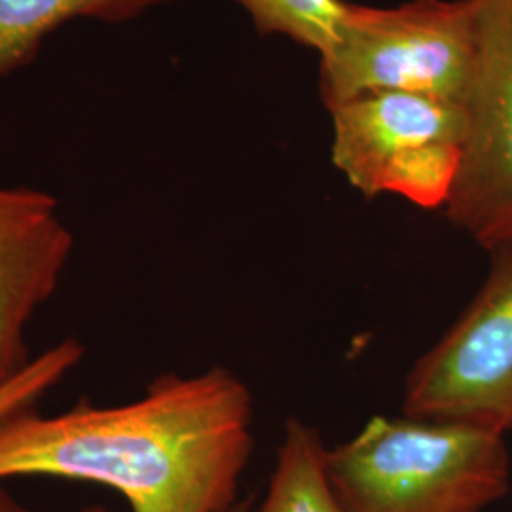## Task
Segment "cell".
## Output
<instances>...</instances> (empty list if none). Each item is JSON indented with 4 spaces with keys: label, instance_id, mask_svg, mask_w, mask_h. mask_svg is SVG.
Segmentation results:
<instances>
[{
    "label": "cell",
    "instance_id": "1",
    "mask_svg": "<svg viewBox=\"0 0 512 512\" xmlns=\"http://www.w3.org/2000/svg\"><path fill=\"white\" fill-rule=\"evenodd\" d=\"M253 395L224 366L164 374L129 403L0 416V482H92L131 512H230L253 456Z\"/></svg>",
    "mask_w": 512,
    "mask_h": 512
},
{
    "label": "cell",
    "instance_id": "2",
    "mask_svg": "<svg viewBox=\"0 0 512 512\" xmlns=\"http://www.w3.org/2000/svg\"><path fill=\"white\" fill-rule=\"evenodd\" d=\"M344 512H486L511 490L505 435L463 423L374 416L327 448Z\"/></svg>",
    "mask_w": 512,
    "mask_h": 512
},
{
    "label": "cell",
    "instance_id": "3",
    "mask_svg": "<svg viewBox=\"0 0 512 512\" xmlns=\"http://www.w3.org/2000/svg\"><path fill=\"white\" fill-rule=\"evenodd\" d=\"M478 63L475 0H412L397 8L348 4L319 93L332 110L376 92L433 95L465 105Z\"/></svg>",
    "mask_w": 512,
    "mask_h": 512
},
{
    "label": "cell",
    "instance_id": "4",
    "mask_svg": "<svg viewBox=\"0 0 512 512\" xmlns=\"http://www.w3.org/2000/svg\"><path fill=\"white\" fill-rule=\"evenodd\" d=\"M334 167L365 198L442 209L458 175L465 105L408 92L365 93L330 110Z\"/></svg>",
    "mask_w": 512,
    "mask_h": 512
},
{
    "label": "cell",
    "instance_id": "5",
    "mask_svg": "<svg viewBox=\"0 0 512 512\" xmlns=\"http://www.w3.org/2000/svg\"><path fill=\"white\" fill-rule=\"evenodd\" d=\"M490 268L452 327L410 368L403 416L512 431V241L492 247Z\"/></svg>",
    "mask_w": 512,
    "mask_h": 512
},
{
    "label": "cell",
    "instance_id": "6",
    "mask_svg": "<svg viewBox=\"0 0 512 512\" xmlns=\"http://www.w3.org/2000/svg\"><path fill=\"white\" fill-rule=\"evenodd\" d=\"M478 63L458 175L442 207L482 249L512 241V0H475Z\"/></svg>",
    "mask_w": 512,
    "mask_h": 512
},
{
    "label": "cell",
    "instance_id": "7",
    "mask_svg": "<svg viewBox=\"0 0 512 512\" xmlns=\"http://www.w3.org/2000/svg\"><path fill=\"white\" fill-rule=\"evenodd\" d=\"M74 234L54 194L0 184V385L33 361L27 334L57 293Z\"/></svg>",
    "mask_w": 512,
    "mask_h": 512
},
{
    "label": "cell",
    "instance_id": "8",
    "mask_svg": "<svg viewBox=\"0 0 512 512\" xmlns=\"http://www.w3.org/2000/svg\"><path fill=\"white\" fill-rule=\"evenodd\" d=\"M173 0H0V78L35 61L44 40L76 19L124 23Z\"/></svg>",
    "mask_w": 512,
    "mask_h": 512
},
{
    "label": "cell",
    "instance_id": "9",
    "mask_svg": "<svg viewBox=\"0 0 512 512\" xmlns=\"http://www.w3.org/2000/svg\"><path fill=\"white\" fill-rule=\"evenodd\" d=\"M249 512H344L330 490L327 446L317 429L298 418L287 421L268 492Z\"/></svg>",
    "mask_w": 512,
    "mask_h": 512
},
{
    "label": "cell",
    "instance_id": "10",
    "mask_svg": "<svg viewBox=\"0 0 512 512\" xmlns=\"http://www.w3.org/2000/svg\"><path fill=\"white\" fill-rule=\"evenodd\" d=\"M264 35H285L325 55L338 38L344 0H236Z\"/></svg>",
    "mask_w": 512,
    "mask_h": 512
},
{
    "label": "cell",
    "instance_id": "11",
    "mask_svg": "<svg viewBox=\"0 0 512 512\" xmlns=\"http://www.w3.org/2000/svg\"><path fill=\"white\" fill-rule=\"evenodd\" d=\"M84 355L86 348L76 338H63L52 348L40 351L14 380L0 385V416L37 406L44 395L78 368Z\"/></svg>",
    "mask_w": 512,
    "mask_h": 512
},
{
    "label": "cell",
    "instance_id": "12",
    "mask_svg": "<svg viewBox=\"0 0 512 512\" xmlns=\"http://www.w3.org/2000/svg\"><path fill=\"white\" fill-rule=\"evenodd\" d=\"M0 512H35L25 503H21L16 495L8 492L0 482Z\"/></svg>",
    "mask_w": 512,
    "mask_h": 512
},
{
    "label": "cell",
    "instance_id": "13",
    "mask_svg": "<svg viewBox=\"0 0 512 512\" xmlns=\"http://www.w3.org/2000/svg\"><path fill=\"white\" fill-rule=\"evenodd\" d=\"M249 505L247 503H238L234 509L230 512H249ZM78 512H112L107 509V507H103V505H90V507H84V509H80Z\"/></svg>",
    "mask_w": 512,
    "mask_h": 512
}]
</instances>
